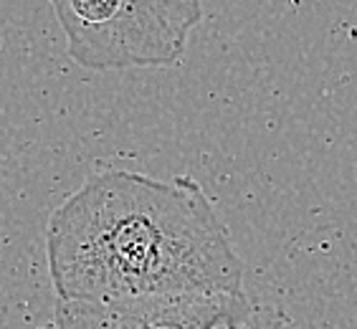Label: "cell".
Wrapping results in <instances>:
<instances>
[{
    "label": "cell",
    "instance_id": "2",
    "mask_svg": "<svg viewBox=\"0 0 357 329\" xmlns=\"http://www.w3.org/2000/svg\"><path fill=\"white\" fill-rule=\"evenodd\" d=\"M66 51L91 71L160 69L185 56L203 0H48Z\"/></svg>",
    "mask_w": 357,
    "mask_h": 329
},
{
    "label": "cell",
    "instance_id": "3",
    "mask_svg": "<svg viewBox=\"0 0 357 329\" xmlns=\"http://www.w3.org/2000/svg\"><path fill=\"white\" fill-rule=\"evenodd\" d=\"M56 329H261L256 309L238 294L142 296L122 302H63Z\"/></svg>",
    "mask_w": 357,
    "mask_h": 329
},
{
    "label": "cell",
    "instance_id": "1",
    "mask_svg": "<svg viewBox=\"0 0 357 329\" xmlns=\"http://www.w3.org/2000/svg\"><path fill=\"white\" fill-rule=\"evenodd\" d=\"M46 259L63 302L243 291V261L192 178L96 172L51 213Z\"/></svg>",
    "mask_w": 357,
    "mask_h": 329
}]
</instances>
